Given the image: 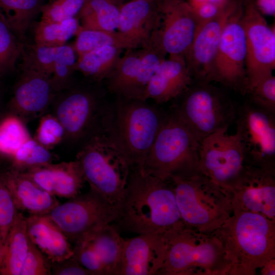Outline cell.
I'll return each mask as SVG.
<instances>
[{
    "label": "cell",
    "mask_w": 275,
    "mask_h": 275,
    "mask_svg": "<svg viewBox=\"0 0 275 275\" xmlns=\"http://www.w3.org/2000/svg\"><path fill=\"white\" fill-rule=\"evenodd\" d=\"M118 217L119 230L137 234H161L184 226L170 180L130 169Z\"/></svg>",
    "instance_id": "obj_1"
},
{
    "label": "cell",
    "mask_w": 275,
    "mask_h": 275,
    "mask_svg": "<svg viewBox=\"0 0 275 275\" xmlns=\"http://www.w3.org/2000/svg\"><path fill=\"white\" fill-rule=\"evenodd\" d=\"M147 100L116 96L103 121L104 132L113 141L130 169L142 168L163 122L167 111Z\"/></svg>",
    "instance_id": "obj_2"
},
{
    "label": "cell",
    "mask_w": 275,
    "mask_h": 275,
    "mask_svg": "<svg viewBox=\"0 0 275 275\" xmlns=\"http://www.w3.org/2000/svg\"><path fill=\"white\" fill-rule=\"evenodd\" d=\"M212 234L222 242L231 274H255L275 259V220L260 213L233 208Z\"/></svg>",
    "instance_id": "obj_3"
},
{
    "label": "cell",
    "mask_w": 275,
    "mask_h": 275,
    "mask_svg": "<svg viewBox=\"0 0 275 275\" xmlns=\"http://www.w3.org/2000/svg\"><path fill=\"white\" fill-rule=\"evenodd\" d=\"M166 255L158 274H226L231 265L221 241L213 234L185 226L163 234Z\"/></svg>",
    "instance_id": "obj_4"
},
{
    "label": "cell",
    "mask_w": 275,
    "mask_h": 275,
    "mask_svg": "<svg viewBox=\"0 0 275 275\" xmlns=\"http://www.w3.org/2000/svg\"><path fill=\"white\" fill-rule=\"evenodd\" d=\"M172 183L180 214L184 224L196 231L212 234L233 211L231 192L200 173L173 177Z\"/></svg>",
    "instance_id": "obj_5"
},
{
    "label": "cell",
    "mask_w": 275,
    "mask_h": 275,
    "mask_svg": "<svg viewBox=\"0 0 275 275\" xmlns=\"http://www.w3.org/2000/svg\"><path fill=\"white\" fill-rule=\"evenodd\" d=\"M199 146L188 128L169 109L142 168L163 180L200 173Z\"/></svg>",
    "instance_id": "obj_6"
},
{
    "label": "cell",
    "mask_w": 275,
    "mask_h": 275,
    "mask_svg": "<svg viewBox=\"0 0 275 275\" xmlns=\"http://www.w3.org/2000/svg\"><path fill=\"white\" fill-rule=\"evenodd\" d=\"M173 101L169 109L199 143L212 133L229 128L236 119L237 109L232 101L210 82L193 80Z\"/></svg>",
    "instance_id": "obj_7"
},
{
    "label": "cell",
    "mask_w": 275,
    "mask_h": 275,
    "mask_svg": "<svg viewBox=\"0 0 275 275\" xmlns=\"http://www.w3.org/2000/svg\"><path fill=\"white\" fill-rule=\"evenodd\" d=\"M75 160L90 188L99 193L111 202L120 204L130 168L106 134L96 133L86 141Z\"/></svg>",
    "instance_id": "obj_8"
},
{
    "label": "cell",
    "mask_w": 275,
    "mask_h": 275,
    "mask_svg": "<svg viewBox=\"0 0 275 275\" xmlns=\"http://www.w3.org/2000/svg\"><path fill=\"white\" fill-rule=\"evenodd\" d=\"M120 209V204L111 202L90 188L88 192L59 204L46 215L70 241L76 243L103 226L115 222Z\"/></svg>",
    "instance_id": "obj_9"
},
{
    "label": "cell",
    "mask_w": 275,
    "mask_h": 275,
    "mask_svg": "<svg viewBox=\"0 0 275 275\" xmlns=\"http://www.w3.org/2000/svg\"><path fill=\"white\" fill-rule=\"evenodd\" d=\"M103 90L75 88L57 102L54 116L65 130V138L72 142L87 141L104 133L103 121L109 102Z\"/></svg>",
    "instance_id": "obj_10"
},
{
    "label": "cell",
    "mask_w": 275,
    "mask_h": 275,
    "mask_svg": "<svg viewBox=\"0 0 275 275\" xmlns=\"http://www.w3.org/2000/svg\"><path fill=\"white\" fill-rule=\"evenodd\" d=\"M235 121L245 163L275 171V113L249 101Z\"/></svg>",
    "instance_id": "obj_11"
},
{
    "label": "cell",
    "mask_w": 275,
    "mask_h": 275,
    "mask_svg": "<svg viewBox=\"0 0 275 275\" xmlns=\"http://www.w3.org/2000/svg\"><path fill=\"white\" fill-rule=\"evenodd\" d=\"M245 33L247 93L261 80L272 74L275 68V33L257 8L255 0L242 5Z\"/></svg>",
    "instance_id": "obj_12"
},
{
    "label": "cell",
    "mask_w": 275,
    "mask_h": 275,
    "mask_svg": "<svg viewBox=\"0 0 275 275\" xmlns=\"http://www.w3.org/2000/svg\"><path fill=\"white\" fill-rule=\"evenodd\" d=\"M158 9L149 48L165 54H183L191 44L200 20L185 0H156Z\"/></svg>",
    "instance_id": "obj_13"
},
{
    "label": "cell",
    "mask_w": 275,
    "mask_h": 275,
    "mask_svg": "<svg viewBox=\"0 0 275 275\" xmlns=\"http://www.w3.org/2000/svg\"><path fill=\"white\" fill-rule=\"evenodd\" d=\"M219 129L203 139L199 149V170L223 188L230 189L246 164L238 138Z\"/></svg>",
    "instance_id": "obj_14"
},
{
    "label": "cell",
    "mask_w": 275,
    "mask_h": 275,
    "mask_svg": "<svg viewBox=\"0 0 275 275\" xmlns=\"http://www.w3.org/2000/svg\"><path fill=\"white\" fill-rule=\"evenodd\" d=\"M238 6L223 29L212 67V81L221 82L242 94L247 93L246 45Z\"/></svg>",
    "instance_id": "obj_15"
},
{
    "label": "cell",
    "mask_w": 275,
    "mask_h": 275,
    "mask_svg": "<svg viewBox=\"0 0 275 275\" xmlns=\"http://www.w3.org/2000/svg\"><path fill=\"white\" fill-rule=\"evenodd\" d=\"M238 5L228 1L219 12L201 20L184 57L193 80L212 81V67L225 25Z\"/></svg>",
    "instance_id": "obj_16"
},
{
    "label": "cell",
    "mask_w": 275,
    "mask_h": 275,
    "mask_svg": "<svg viewBox=\"0 0 275 275\" xmlns=\"http://www.w3.org/2000/svg\"><path fill=\"white\" fill-rule=\"evenodd\" d=\"M233 208L275 220V171L245 164L232 185Z\"/></svg>",
    "instance_id": "obj_17"
},
{
    "label": "cell",
    "mask_w": 275,
    "mask_h": 275,
    "mask_svg": "<svg viewBox=\"0 0 275 275\" xmlns=\"http://www.w3.org/2000/svg\"><path fill=\"white\" fill-rule=\"evenodd\" d=\"M166 251L163 234H138L124 239L115 275L158 274L163 265Z\"/></svg>",
    "instance_id": "obj_18"
},
{
    "label": "cell",
    "mask_w": 275,
    "mask_h": 275,
    "mask_svg": "<svg viewBox=\"0 0 275 275\" xmlns=\"http://www.w3.org/2000/svg\"><path fill=\"white\" fill-rule=\"evenodd\" d=\"M193 82L184 56L169 55L160 63L140 99L165 103L180 96Z\"/></svg>",
    "instance_id": "obj_19"
},
{
    "label": "cell",
    "mask_w": 275,
    "mask_h": 275,
    "mask_svg": "<svg viewBox=\"0 0 275 275\" xmlns=\"http://www.w3.org/2000/svg\"><path fill=\"white\" fill-rule=\"evenodd\" d=\"M10 101L15 115L32 118L44 112L56 94L51 77L31 70H21Z\"/></svg>",
    "instance_id": "obj_20"
},
{
    "label": "cell",
    "mask_w": 275,
    "mask_h": 275,
    "mask_svg": "<svg viewBox=\"0 0 275 275\" xmlns=\"http://www.w3.org/2000/svg\"><path fill=\"white\" fill-rule=\"evenodd\" d=\"M19 170L40 188L60 198L70 199L76 196L86 182L76 160L48 163Z\"/></svg>",
    "instance_id": "obj_21"
},
{
    "label": "cell",
    "mask_w": 275,
    "mask_h": 275,
    "mask_svg": "<svg viewBox=\"0 0 275 275\" xmlns=\"http://www.w3.org/2000/svg\"><path fill=\"white\" fill-rule=\"evenodd\" d=\"M119 10L118 31L136 48H149L158 14L156 0H131Z\"/></svg>",
    "instance_id": "obj_22"
},
{
    "label": "cell",
    "mask_w": 275,
    "mask_h": 275,
    "mask_svg": "<svg viewBox=\"0 0 275 275\" xmlns=\"http://www.w3.org/2000/svg\"><path fill=\"white\" fill-rule=\"evenodd\" d=\"M18 211L29 215H46L60 203L19 170L11 166L1 173Z\"/></svg>",
    "instance_id": "obj_23"
},
{
    "label": "cell",
    "mask_w": 275,
    "mask_h": 275,
    "mask_svg": "<svg viewBox=\"0 0 275 275\" xmlns=\"http://www.w3.org/2000/svg\"><path fill=\"white\" fill-rule=\"evenodd\" d=\"M26 221L29 239L50 262H60L73 255L70 241L46 215H29Z\"/></svg>",
    "instance_id": "obj_24"
},
{
    "label": "cell",
    "mask_w": 275,
    "mask_h": 275,
    "mask_svg": "<svg viewBox=\"0 0 275 275\" xmlns=\"http://www.w3.org/2000/svg\"><path fill=\"white\" fill-rule=\"evenodd\" d=\"M143 48L126 49L105 80L107 91L116 96L139 99L140 65Z\"/></svg>",
    "instance_id": "obj_25"
},
{
    "label": "cell",
    "mask_w": 275,
    "mask_h": 275,
    "mask_svg": "<svg viewBox=\"0 0 275 275\" xmlns=\"http://www.w3.org/2000/svg\"><path fill=\"white\" fill-rule=\"evenodd\" d=\"M28 245L26 217L18 211L5 242L0 274L20 275Z\"/></svg>",
    "instance_id": "obj_26"
},
{
    "label": "cell",
    "mask_w": 275,
    "mask_h": 275,
    "mask_svg": "<svg viewBox=\"0 0 275 275\" xmlns=\"http://www.w3.org/2000/svg\"><path fill=\"white\" fill-rule=\"evenodd\" d=\"M80 241L88 242L96 251L104 265L106 275H115L121 258L124 239L114 225H104Z\"/></svg>",
    "instance_id": "obj_27"
},
{
    "label": "cell",
    "mask_w": 275,
    "mask_h": 275,
    "mask_svg": "<svg viewBox=\"0 0 275 275\" xmlns=\"http://www.w3.org/2000/svg\"><path fill=\"white\" fill-rule=\"evenodd\" d=\"M43 0H0V18L22 42L32 21L41 12Z\"/></svg>",
    "instance_id": "obj_28"
},
{
    "label": "cell",
    "mask_w": 275,
    "mask_h": 275,
    "mask_svg": "<svg viewBox=\"0 0 275 275\" xmlns=\"http://www.w3.org/2000/svg\"><path fill=\"white\" fill-rule=\"evenodd\" d=\"M124 49L113 46H103L78 57L75 70L92 81L105 80L114 69Z\"/></svg>",
    "instance_id": "obj_29"
},
{
    "label": "cell",
    "mask_w": 275,
    "mask_h": 275,
    "mask_svg": "<svg viewBox=\"0 0 275 275\" xmlns=\"http://www.w3.org/2000/svg\"><path fill=\"white\" fill-rule=\"evenodd\" d=\"M119 15V7L109 0H86L77 17L83 29L113 31Z\"/></svg>",
    "instance_id": "obj_30"
},
{
    "label": "cell",
    "mask_w": 275,
    "mask_h": 275,
    "mask_svg": "<svg viewBox=\"0 0 275 275\" xmlns=\"http://www.w3.org/2000/svg\"><path fill=\"white\" fill-rule=\"evenodd\" d=\"M73 45L78 57L97 48L113 46L123 49H135L134 45L118 31H103L83 29L76 34Z\"/></svg>",
    "instance_id": "obj_31"
},
{
    "label": "cell",
    "mask_w": 275,
    "mask_h": 275,
    "mask_svg": "<svg viewBox=\"0 0 275 275\" xmlns=\"http://www.w3.org/2000/svg\"><path fill=\"white\" fill-rule=\"evenodd\" d=\"M80 28L77 17L59 22L40 20L35 30V43L47 46H61L76 35Z\"/></svg>",
    "instance_id": "obj_32"
},
{
    "label": "cell",
    "mask_w": 275,
    "mask_h": 275,
    "mask_svg": "<svg viewBox=\"0 0 275 275\" xmlns=\"http://www.w3.org/2000/svg\"><path fill=\"white\" fill-rule=\"evenodd\" d=\"M59 47L47 46L34 43L22 44L21 52V70H31L51 77Z\"/></svg>",
    "instance_id": "obj_33"
},
{
    "label": "cell",
    "mask_w": 275,
    "mask_h": 275,
    "mask_svg": "<svg viewBox=\"0 0 275 275\" xmlns=\"http://www.w3.org/2000/svg\"><path fill=\"white\" fill-rule=\"evenodd\" d=\"M30 138L27 128L18 116L10 115L0 122V154L12 157Z\"/></svg>",
    "instance_id": "obj_34"
},
{
    "label": "cell",
    "mask_w": 275,
    "mask_h": 275,
    "mask_svg": "<svg viewBox=\"0 0 275 275\" xmlns=\"http://www.w3.org/2000/svg\"><path fill=\"white\" fill-rule=\"evenodd\" d=\"M73 45L65 44L60 47L51 76L52 86L58 93L71 86L73 73L77 61Z\"/></svg>",
    "instance_id": "obj_35"
},
{
    "label": "cell",
    "mask_w": 275,
    "mask_h": 275,
    "mask_svg": "<svg viewBox=\"0 0 275 275\" xmlns=\"http://www.w3.org/2000/svg\"><path fill=\"white\" fill-rule=\"evenodd\" d=\"M23 43L0 18V68L2 74L14 69L20 56Z\"/></svg>",
    "instance_id": "obj_36"
},
{
    "label": "cell",
    "mask_w": 275,
    "mask_h": 275,
    "mask_svg": "<svg viewBox=\"0 0 275 275\" xmlns=\"http://www.w3.org/2000/svg\"><path fill=\"white\" fill-rule=\"evenodd\" d=\"M86 0H49L41 10V20L59 22L77 17Z\"/></svg>",
    "instance_id": "obj_37"
},
{
    "label": "cell",
    "mask_w": 275,
    "mask_h": 275,
    "mask_svg": "<svg viewBox=\"0 0 275 275\" xmlns=\"http://www.w3.org/2000/svg\"><path fill=\"white\" fill-rule=\"evenodd\" d=\"M0 172V237L5 242L18 210L12 196L3 180Z\"/></svg>",
    "instance_id": "obj_38"
},
{
    "label": "cell",
    "mask_w": 275,
    "mask_h": 275,
    "mask_svg": "<svg viewBox=\"0 0 275 275\" xmlns=\"http://www.w3.org/2000/svg\"><path fill=\"white\" fill-rule=\"evenodd\" d=\"M65 135L64 128L57 118L53 115H46L40 120L35 140L48 149L59 143Z\"/></svg>",
    "instance_id": "obj_39"
},
{
    "label": "cell",
    "mask_w": 275,
    "mask_h": 275,
    "mask_svg": "<svg viewBox=\"0 0 275 275\" xmlns=\"http://www.w3.org/2000/svg\"><path fill=\"white\" fill-rule=\"evenodd\" d=\"M248 94L249 101L275 113V77L273 74L259 81Z\"/></svg>",
    "instance_id": "obj_40"
},
{
    "label": "cell",
    "mask_w": 275,
    "mask_h": 275,
    "mask_svg": "<svg viewBox=\"0 0 275 275\" xmlns=\"http://www.w3.org/2000/svg\"><path fill=\"white\" fill-rule=\"evenodd\" d=\"M51 274V263L29 239L28 251L20 275Z\"/></svg>",
    "instance_id": "obj_41"
},
{
    "label": "cell",
    "mask_w": 275,
    "mask_h": 275,
    "mask_svg": "<svg viewBox=\"0 0 275 275\" xmlns=\"http://www.w3.org/2000/svg\"><path fill=\"white\" fill-rule=\"evenodd\" d=\"M73 256L92 275H106L104 265L94 249L86 241L75 243Z\"/></svg>",
    "instance_id": "obj_42"
},
{
    "label": "cell",
    "mask_w": 275,
    "mask_h": 275,
    "mask_svg": "<svg viewBox=\"0 0 275 275\" xmlns=\"http://www.w3.org/2000/svg\"><path fill=\"white\" fill-rule=\"evenodd\" d=\"M50 263L51 274L92 275L73 255L61 261Z\"/></svg>",
    "instance_id": "obj_43"
},
{
    "label": "cell",
    "mask_w": 275,
    "mask_h": 275,
    "mask_svg": "<svg viewBox=\"0 0 275 275\" xmlns=\"http://www.w3.org/2000/svg\"><path fill=\"white\" fill-rule=\"evenodd\" d=\"M259 10L268 14L274 13V0H257L255 1Z\"/></svg>",
    "instance_id": "obj_44"
},
{
    "label": "cell",
    "mask_w": 275,
    "mask_h": 275,
    "mask_svg": "<svg viewBox=\"0 0 275 275\" xmlns=\"http://www.w3.org/2000/svg\"><path fill=\"white\" fill-rule=\"evenodd\" d=\"M261 270L263 274H274V259L267 263Z\"/></svg>",
    "instance_id": "obj_45"
},
{
    "label": "cell",
    "mask_w": 275,
    "mask_h": 275,
    "mask_svg": "<svg viewBox=\"0 0 275 275\" xmlns=\"http://www.w3.org/2000/svg\"><path fill=\"white\" fill-rule=\"evenodd\" d=\"M4 245L5 243L0 237V268L2 265L4 253Z\"/></svg>",
    "instance_id": "obj_46"
},
{
    "label": "cell",
    "mask_w": 275,
    "mask_h": 275,
    "mask_svg": "<svg viewBox=\"0 0 275 275\" xmlns=\"http://www.w3.org/2000/svg\"><path fill=\"white\" fill-rule=\"evenodd\" d=\"M109 1L112 2L113 4H114L115 5H116L118 7H120L121 6H122L124 4L129 1H130L131 0H109Z\"/></svg>",
    "instance_id": "obj_47"
},
{
    "label": "cell",
    "mask_w": 275,
    "mask_h": 275,
    "mask_svg": "<svg viewBox=\"0 0 275 275\" xmlns=\"http://www.w3.org/2000/svg\"><path fill=\"white\" fill-rule=\"evenodd\" d=\"M2 74V72H1V68H0V75Z\"/></svg>",
    "instance_id": "obj_48"
},
{
    "label": "cell",
    "mask_w": 275,
    "mask_h": 275,
    "mask_svg": "<svg viewBox=\"0 0 275 275\" xmlns=\"http://www.w3.org/2000/svg\"><path fill=\"white\" fill-rule=\"evenodd\" d=\"M2 171H0V172H2Z\"/></svg>",
    "instance_id": "obj_49"
}]
</instances>
